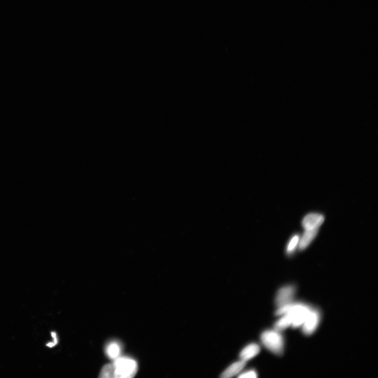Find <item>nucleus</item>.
I'll use <instances>...</instances> for the list:
<instances>
[{"instance_id":"7","label":"nucleus","mask_w":378,"mask_h":378,"mask_svg":"<svg viewBox=\"0 0 378 378\" xmlns=\"http://www.w3.org/2000/svg\"><path fill=\"white\" fill-rule=\"evenodd\" d=\"M260 351V346L256 344L248 345L241 351L239 357L241 360L247 362L257 356Z\"/></svg>"},{"instance_id":"6","label":"nucleus","mask_w":378,"mask_h":378,"mask_svg":"<svg viewBox=\"0 0 378 378\" xmlns=\"http://www.w3.org/2000/svg\"><path fill=\"white\" fill-rule=\"evenodd\" d=\"M319 229L305 230L301 238H299V248L300 250L306 249L317 235Z\"/></svg>"},{"instance_id":"8","label":"nucleus","mask_w":378,"mask_h":378,"mask_svg":"<svg viewBox=\"0 0 378 378\" xmlns=\"http://www.w3.org/2000/svg\"><path fill=\"white\" fill-rule=\"evenodd\" d=\"M246 363L247 362L242 360L233 363L223 372L220 377L230 378L236 376L240 373L245 367Z\"/></svg>"},{"instance_id":"12","label":"nucleus","mask_w":378,"mask_h":378,"mask_svg":"<svg viewBox=\"0 0 378 378\" xmlns=\"http://www.w3.org/2000/svg\"><path fill=\"white\" fill-rule=\"evenodd\" d=\"M257 377L256 372L255 370H252L239 375L238 377L241 378H255Z\"/></svg>"},{"instance_id":"9","label":"nucleus","mask_w":378,"mask_h":378,"mask_svg":"<svg viewBox=\"0 0 378 378\" xmlns=\"http://www.w3.org/2000/svg\"><path fill=\"white\" fill-rule=\"evenodd\" d=\"M106 354L112 359L118 358L121 352V347L117 343L112 342L107 346L106 349Z\"/></svg>"},{"instance_id":"10","label":"nucleus","mask_w":378,"mask_h":378,"mask_svg":"<svg viewBox=\"0 0 378 378\" xmlns=\"http://www.w3.org/2000/svg\"><path fill=\"white\" fill-rule=\"evenodd\" d=\"M299 238L300 237L299 235H295L290 239L286 248L287 253L291 254L295 251L299 245Z\"/></svg>"},{"instance_id":"5","label":"nucleus","mask_w":378,"mask_h":378,"mask_svg":"<svg viewBox=\"0 0 378 378\" xmlns=\"http://www.w3.org/2000/svg\"><path fill=\"white\" fill-rule=\"evenodd\" d=\"M325 218L319 213H310L306 216L302 221V226L305 230L319 229L324 222Z\"/></svg>"},{"instance_id":"3","label":"nucleus","mask_w":378,"mask_h":378,"mask_svg":"<svg viewBox=\"0 0 378 378\" xmlns=\"http://www.w3.org/2000/svg\"><path fill=\"white\" fill-rule=\"evenodd\" d=\"M296 291V289L294 285L284 286L280 289L275 298L277 307L280 308L293 303Z\"/></svg>"},{"instance_id":"11","label":"nucleus","mask_w":378,"mask_h":378,"mask_svg":"<svg viewBox=\"0 0 378 378\" xmlns=\"http://www.w3.org/2000/svg\"><path fill=\"white\" fill-rule=\"evenodd\" d=\"M99 377L101 378H113L112 364H107L105 365L102 371H101Z\"/></svg>"},{"instance_id":"2","label":"nucleus","mask_w":378,"mask_h":378,"mask_svg":"<svg viewBox=\"0 0 378 378\" xmlns=\"http://www.w3.org/2000/svg\"><path fill=\"white\" fill-rule=\"evenodd\" d=\"M280 331L268 330L261 335V341L266 347L277 355H282L284 349V341Z\"/></svg>"},{"instance_id":"1","label":"nucleus","mask_w":378,"mask_h":378,"mask_svg":"<svg viewBox=\"0 0 378 378\" xmlns=\"http://www.w3.org/2000/svg\"><path fill=\"white\" fill-rule=\"evenodd\" d=\"M112 364L113 378H131L135 376L138 370V365L136 361L129 358H117Z\"/></svg>"},{"instance_id":"4","label":"nucleus","mask_w":378,"mask_h":378,"mask_svg":"<svg viewBox=\"0 0 378 378\" xmlns=\"http://www.w3.org/2000/svg\"><path fill=\"white\" fill-rule=\"evenodd\" d=\"M320 319V315L319 311L312 309L304 323L302 325V331L305 335H311L316 330Z\"/></svg>"}]
</instances>
